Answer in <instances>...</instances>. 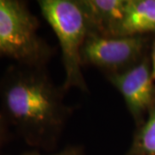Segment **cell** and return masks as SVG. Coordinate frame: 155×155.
I'll use <instances>...</instances> for the list:
<instances>
[{"mask_svg": "<svg viewBox=\"0 0 155 155\" xmlns=\"http://www.w3.org/2000/svg\"><path fill=\"white\" fill-rule=\"evenodd\" d=\"M21 155H85L84 149L80 146H68L64 149L61 150L60 152H57L52 154H43L41 153L39 151H30L24 153Z\"/></svg>", "mask_w": 155, "mask_h": 155, "instance_id": "9", "label": "cell"}, {"mask_svg": "<svg viewBox=\"0 0 155 155\" xmlns=\"http://www.w3.org/2000/svg\"><path fill=\"white\" fill-rule=\"evenodd\" d=\"M107 79L122 95L127 110L140 125L146 114L155 106V85L151 61L144 58L126 71L108 74Z\"/></svg>", "mask_w": 155, "mask_h": 155, "instance_id": "5", "label": "cell"}, {"mask_svg": "<svg viewBox=\"0 0 155 155\" xmlns=\"http://www.w3.org/2000/svg\"><path fill=\"white\" fill-rule=\"evenodd\" d=\"M151 69H152V77L155 81V42L153 47L152 55H151Z\"/></svg>", "mask_w": 155, "mask_h": 155, "instance_id": "11", "label": "cell"}, {"mask_svg": "<svg viewBox=\"0 0 155 155\" xmlns=\"http://www.w3.org/2000/svg\"><path fill=\"white\" fill-rule=\"evenodd\" d=\"M146 46L144 35L104 36L89 34L81 51L82 62L102 70L105 75L122 72L144 58Z\"/></svg>", "mask_w": 155, "mask_h": 155, "instance_id": "4", "label": "cell"}, {"mask_svg": "<svg viewBox=\"0 0 155 155\" xmlns=\"http://www.w3.org/2000/svg\"><path fill=\"white\" fill-rule=\"evenodd\" d=\"M39 21L19 0H0V59L45 67L53 49L38 34Z\"/></svg>", "mask_w": 155, "mask_h": 155, "instance_id": "3", "label": "cell"}, {"mask_svg": "<svg viewBox=\"0 0 155 155\" xmlns=\"http://www.w3.org/2000/svg\"><path fill=\"white\" fill-rule=\"evenodd\" d=\"M65 92L45 67L15 63L0 78V109L10 127L26 144L50 150L55 147L72 116Z\"/></svg>", "mask_w": 155, "mask_h": 155, "instance_id": "1", "label": "cell"}, {"mask_svg": "<svg viewBox=\"0 0 155 155\" xmlns=\"http://www.w3.org/2000/svg\"><path fill=\"white\" fill-rule=\"evenodd\" d=\"M126 155H155V106L139 126Z\"/></svg>", "mask_w": 155, "mask_h": 155, "instance_id": "8", "label": "cell"}, {"mask_svg": "<svg viewBox=\"0 0 155 155\" xmlns=\"http://www.w3.org/2000/svg\"><path fill=\"white\" fill-rule=\"evenodd\" d=\"M155 32V0H127L112 36L144 35Z\"/></svg>", "mask_w": 155, "mask_h": 155, "instance_id": "7", "label": "cell"}, {"mask_svg": "<svg viewBox=\"0 0 155 155\" xmlns=\"http://www.w3.org/2000/svg\"><path fill=\"white\" fill-rule=\"evenodd\" d=\"M38 5L60 43L65 71L62 87L66 91L75 88L88 92L82 70L81 51L89 28L78 0H40Z\"/></svg>", "mask_w": 155, "mask_h": 155, "instance_id": "2", "label": "cell"}, {"mask_svg": "<svg viewBox=\"0 0 155 155\" xmlns=\"http://www.w3.org/2000/svg\"><path fill=\"white\" fill-rule=\"evenodd\" d=\"M127 0H78L89 28V34L112 36L122 18Z\"/></svg>", "mask_w": 155, "mask_h": 155, "instance_id": "6", "label": "cell"}, {"mask_svg": "<svg viewBox=\"0 0 155 155\" xmlns=\"http://www.w3.org/2000/svg\"><path fill=\"white\" fill-rule=\"evenodd\" d=\"M10 136V126L0 109V155Z\"/></svg>", "mask_w": 155, "mask_h": 155, "instance_id": "10", "label": "cell"}]
</instances>
